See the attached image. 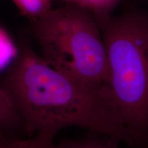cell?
Listing matches in <instances>:
<instances>
[{
	"label": "cell",
	"instance_id": "cell-8",
	"mask_svg": "<svg viewBox=\"0 0 148 148\" xmlns=\"http://www.w3.org/2000/svg\"><path fill=\"white\" fill-rule=\"evenodd\" d=\"M56 134L51 130H41L27 138H17L7 148H57L54 143Z\"/></svg>",
	"mask_w": 148,
	"mask_h": 148
},
{
	"label": "cell",
	"instance_id": "cell-7",
	"mask_svg": "<svg viewBox=\"0 0 148 148\" xmlns=\"http://www.w3.org/2000/svg\"><path fill=\"white\" fill-rule=\"evenodd\" d=\"M19 13L29 21L41 17L52 9L53 0H11Z\"/></svg>",
	"mask_w": 148,
	"mask_h": 148
},
{
	"label": "cell",
	"instance_id": "cell-10",
	"mask_svg": "<svg viewBox=\"0 0 148 148\" xmlns=\"http://www.w3.org/2000/svg\"><path fill=\"white\" fill-rule=\"evenodd\" d=\"M18 136L0 130V148H7L14 143Z\"/></svg>",
	"mask_w": 148,
	"mask_h": 148
},
{
	"label": "cell",
	"instance_id": "cell-2",
	"mask_svg": "<svg viewBox=\"0 0 148 148\" xmlns=\"http://www.w3.org/2000/svg\"><path fill=\"white\" fill-rule=\"evenodd\" d=\"M101 29L109 67L105 100L143 148L148 144V10L130 6Z\"/></svg>",
	"mask_w": 148,
	"mask_h": 148
},
{
	"label": "cell",
	"instance_id": "cell-5",
	"mask_svg": "<svg viewBox=\"0 0 148 148\" xmlns=\"http://www.w3.org/2000/svg\"><path fill=\"white\" fill-rule=\"evenodd\" d=\"M0 130L18 136L25 134L21 118L1 86H0Z\"/></svg>",
	"mask_w": 148,
	"mask_h": 148
},
{
	"label": "cell",
	"instance_id": "cell-11",
	"mask_svg": "<svg viewBox=\"0 0 148 148\" xmlns=\"http://www.w3.org/2000/svg\"><path fill=\"white\" fill-rule=\"evenodd\" d=\"M136 1H139V2H147L148 0H136Z\"/></svg>",
	"mask_w": 148,
	"mask_h": 148
},
{
	"label": "cell",
	"instance_id": "cell-1",
	"mask_svg": "<svg viewBox=\"0 0 148 148\" xmlns=\"http://www.w3.org/2000/svg\"><path fill=\"white\" fill-rule=\"evenodd\" d=\"M17 45V56L3 71L0 86L21 118L27 136L41 130L58 134L75 126L140 148L97 92L47 64L26 37H21Z\"/></svg>",
	"mask_w": 148,
	"mask_h": 148
},
{
	"label": "cell",
	"instance_id": "cell-6",
	"mask_svg": "<svg viewBox=\"0 0 148 148\" xmlns=\"http://www.w3.org/2000/svg\"><path fill=\"white\" fill-rule=\"evenodd\" d=\"M118 142L112 138L97 134L88 132L80 137L64 138L56 144L57 148H117Z\"/></svg>",
	"mask_w": 148,
	"mask_h": 148
},
{
	"label": "cell",
	"instance_id": "cell-9",
	"mask_svg": "<svg viewBox=\"0 0 148 148\" xmlns=\"http://www.w3.org/2000/svg\"><path fill=\"white\" fill-rule=\"evenodd\" d=\"M18 45L10 34L0 26V72L5 71L18 55Z\"/></svg>",
	"mask_w": 148,
	"mask_h": 148
},
{
	"label": "cell",
	"instance_id": "cell-3",
	"mask_svg": "<svg viewBox=\"0 0 148 148\" xmlns=\"http://www.w3.org/2000/svg\"><path fill=\"white\" fill-rule=\"evenodd\" d=\"M28 30L47 64L103 99L109 79L108 58L101 27L90 12L63 4L29 21Z\"/></svg>",
	"mask_w": 148,
	"mask_h": 148
},
{
	"label": "cell",
	"instance_id": "cell-4",
	"mask_svg": "<svg viewBox=\"0 0 148 148\" xmlns=\"http://www.w3.org/2000/svg\"><path fill=\"white\" fill-rule=\"evenodd\" d=\"M88 11L95 17L101 29L112 16L114 9L123 0H60Z\"/></svg>",
	"mask_w": 148,
	"mask_h": 148
}]
</instances>
